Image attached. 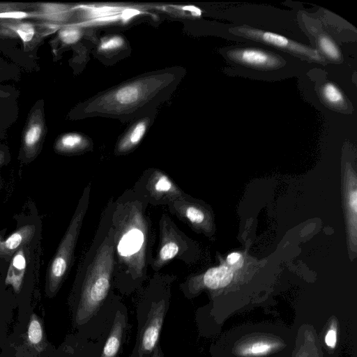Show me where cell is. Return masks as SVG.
Masks as SVG:
<instances>
[{"instance_id":"cell-1","label":"cell","mask_w":357,"mask_h":357,"mask_svg":"<svg viewBox=\"0 0 357 357\" xmlns=\"http://www.w3.org/2000/svg\"><path fill=\"white\" fill-rule=\"evenodd\" d=\"M113 266V247L109 242H105L99 248L84 280L76 314L78 324L89 321L107 297Z\"/></svg>"},{"instance_id":"cell-2","label":"cell","mask_w":357,"mask_h":357,"mask_svg":"<svg viewBox=\"0 0 357 357\" xmlns=\"http://www.w3.org/2000/svg\"><path fill=\"white\" fill-rule=\"evenodd\" d=\"M118 252L136 275H141L144 266L145 227L140 212L135 207L121 222Z\"/></svg>"},{"instance_id":"cell-3","label":"cell","mask_w":357,"mask_h":357,"mask_svg":"<svg viewBox=\"0 0 357 357\" xmlns=\"http://www.w3.org/2000/svg\"><path fill=\"white\" fill-rule=\"evenodd\" d=\"M85 211L86 208L79 204L50 264L47 284L50 293L56 292L68 270Z\"/></svg>"},{"instance_id":"cell-4","label":"cell","mask_w":357,"mask_h":357,"mask_svg":"<svg viewBox=\"0 0 357 357\" xmlns=\"http://www.w3.org/2000/svg\"><path fill=\"white\" fill-rule=\"evenodd\" d=\"M57 25L35 24L24 20H0V38H18L25 50L34 48L47 33L56 30Z\"/></svg>"},{"instance_id":"cell-5","label":"cell","mask_w":357,"mask_h":357,"mask_svg":"<svg viewBox=\"0 0 357 357\" xmlns=\"http://www.w3.org/2000/svg\"><path fill=\"white\" fill-rule=\"evenodd\" d=\"M238 32L249 39L261 42L294 54L305 56L311 61L317 62L323 61V58L317 50L291 40L282 35L247 27L238 28Z\"/></svg>"},{"instance_id":"cell-6","label":"cell","mask_w":357,"mask_h":357,"mask_svg":"<svg viewBox=\"0 0 357 357\" xmlns=\"http://www.w3.org/2000/svg\"><path fill=\"white\" fill-rule=\"evenodd\" d=\"M165 309V303L163 300L158 303H152L139 340V357H149L155 347L158 345Z\"/></svg>"},{"instance_id":"cell-7","label":"cell","mask_w":357,"mask_h":357,"mask_svg":"<svg viewBox=\"0 0 357 357\" xmlns=\"http://www.w3.org/2000/svg\"><path fill=\"white\" fill-rule=\"evenodd\" d=\"M228 59L246 67L259 70H273L283 63L277 54L254 47H236L227 51Z\"/></svg>"},{"instance_id":"cell-8","label":"cell","mask_w":357,"mask_h":357,"mask_svg":"<svg viewBox=\"0 0 357 357\" xmlns=\"http://www.w3.org/2000/svg\"><path fill=\"white\" fill-rule=\"evenodd\" d=\"M45 123L40 108L30 114L22 136V148L27 158H33L38 153L45 135Z\"/></svg>"},{"instance_id":"cell-9","label":"cell","mask_w":357,"mask_h":357,"mask_svg":"<svg viewBox=\"0 0 357 357\" xmlns=\"http://www.w3.org/2000/svg\"><path fill=\"white\" fill-rule=\"evenodd\" d=\"M36 231L34 225H26L13 232L5 240L0 236V257L8 259L27 244Z\"/></svg>"},{"instance_id":"cell-10","label":"cell","mask_w":357,"mask_h":357,"mask_svg":"<svg viewBox=\"0 0 357 357\" xmlns=\"http://www.w3.org/2000/svg\"><path fill=\"white\" fill-rule=\"evenodd\" d=\"M26 269V257L24 247L19 249L12 257L6 275L5 283L11 285L15 292H19Z\"/></svg>"},{"instance_id":"cell-11","label":"cell","mask_w":357,"mask_h":357,"mask_svg":"<svg viewBox=\"0 0 357 357\" xmlns=\"http://www.w3.org/2000/svg\"><path fill=\"white\" fill-rule=\"evenodd\" d=\"M126 326L125 315L117 311L109 336L105 343L100 357H116L121 347Z\"/></svg>"},{"instance_id":"cell-12","label":"cell","mask_w":357,"mask_h":357,"mask_svg":"<svg viewBox=\"0 0 357 357\" xmlns=\"http://www.w3.org/2000/svg\"><path fill=\"white\" fill-rule=\"evenodd\" d=\"M35 7L40 15L39 20L54 25L66 22L73 10L67 5L56 3H40Z\"/></svg>"},{"instance_id":"cell-13","label":"cell","mask_w":357,"mask_h":357,"mask_svg":"<svg viewBox=\"0 0 357 357\" xmlns=\"http://www.w3.org/2000/svg\"><path fill=\"white\" fill-rule=\"evenodd\" d=\"M233 275V271L231 268L225 265H221L208 269L203 276V283L209 289L222 288L230 283Z\"/></svg>"},{"instance_id":"cell-14","label":"cell","mask_w":357,"mask_h":357,"mask_svg":"<svg viewBox=\"0 0 357 357\" xmlns=\"http://www.w3.org/2000/svg\"><path fill=\"white\" fill-rule=\"evenodd\" d=\"M150 181V190L156 197H172L180 194L177 188L164 174L155 173Z\"/></svg>"},{"instance_id":"cell-15","label":"cell","mask_w":357,"mask_h":357,"mask_svg":"<svg viewBox=\"0 0 357 357\" xmlns=\"http://www.w3.org/2000/svg\"><path fill=\"white\" fill-rule=\"evenodd\" d=\"M86 146V139L77 133H66L61 135L56 142L54 149L59 153H74Z\"/></svg>"},{"instance_id":"cell-16","label":"cell","mask_w":357,"mask_h":357,"mask_svg":"<svg viewBox=\"0 0 357 357\" xmlns=\"http://www.w3.org/2000/svg\"><path fill=\"white\" fill-rule=\"evenodd\" d=\"M44 339L45 333L43 324L36 314H32L27 328L28 342L37 350H40Z\"/></svg>"},{"instance_id":"cell-17","label":"cell","mask_w":357,"mask_h":357,"mask_svg":"<svg viewBox=\"0 0 357 357\" xmlns=\"http://www.w3.org/2000/svg\"><path fill=\"white\" fill-rule=\"evenodd\" d=\"M321 93L324 100L331 106L340 107L345 105V99L342 93L331 82L323 85Z\"/></svg>"},{"instance_id":"cell-18","label":"cell","mask_w":357,"mask_h":357,"mask_svg":"<svg viewBox=\"0 0 357 357\" xmlns=\"http://www.w3.org/2000/svg\"><path fill=\"white\" fill-rule=\"evenodd\" d=\"M146 129V123L141 121L137 123L121 142L119 146L121 151H126L137 145L143 137Z\"/></svg>"},{"instance_id":"cell-19","label":"cell","mask_w":357,"mask_h":357,"mask_svg":"<svg viewBox=\"0 0 357 357\" xmlns=\"http://www.w3.org/2000/svg\"><path fill=\"white\" fill-rule=\"evenodd\" d=\"M82 33L79 27L69 25L59 29L58 36L60 40L66 45H72L77 42Z\"/></svg>"},{"instance_id":"cell-20","label":"cell","mask_w":357,"mask_h":357,"mask_svg":"<svg viewBox=\"0 0 357 357\" xmlns=\"http://www.w3.org/2000/svg\"><path fill=\"white\" fill-rule=\"evenodd\" d=\"M179 247L174 241L164 243L160 250L157 265H162L173 259L178 252Z\"/></svg>"},{"instance_id":"cell-21","label":"cell","mask_w":357,"mask_h":357,"mask_svg":"<svg viewBox=\"0 0 357 357\" xmlns=\"http://www.w3.org/2000/svg\"><path fill=\"white\" fill-rule=\"evenodd\" d=\"M319 46L324 54L332 60L340 59V51L334 42L326 36H321L319 38Z\"/></svg>"},{"instance_id":"cell-22","label":"cell","mask_w":357,"mask_h":357,"mask_svg":"<svg viewBox=\"0 0 357 357\" xmlns=\"http://www.w3.org/2000/svg\"><path fill=\"white\" fill-rule=\"evenodd\" d=\"M179 207L182 215L194 225L202 224L205 218L204 213L199 208L193 205H184L183 203Z\"/></svg>"},{"instance_id":"cell-23","label":"cell","mask_w":357,"mask_h":357,"mask_svg":"<svg viewBox=\"0 0 357 357\" xmlns=\"http://www.w3.org/2000/svg\"><path fill=\"white\" fill-rule=\"evenodd\" d=\"M26 18H40V13L34 10L32 11L28 10H10L0 13V20H24Z\"/></svg>"},{"instance_id":"cell-24","label":"cell","mask_w":357,"mask_h":357,"mask_svg":"<svg viewBox=\"0 0 357 357\" xmlns=\"http://www.w3.org/2000/svg\"><path fill=\"white\" fill-rule=\"evenodd\" d=\"M116 95L119 102L123 104H130L137 100L139 92L137 87L128 86L119 90Z\"/></svg>"},{"instance_id":"cell-25","label":"cell","mask_w":357,"mask_h":357,"mask_svg":"<svg viewBox=\"0 0 357 357\" xmlns=\"http://www.w3.org/2000/svg\"><path fill=\"white\" fill-rule=\"evenodd\" d=\"M122 44L123 40L120 37L114 36L102 40L100 49L102 51H109L119 48Z\"/></svg>"},{"instance_id":"cell-26","label":"cell","mask_w":357,"mask_h":357,"mask_svg":"<svg viewBox=\"0 0 357 357\" xmlns=\"http://www.w3.org/2000/svg\"><path fill=\"white\" fill-rule=\"evenodd\" d=\"M31 6L24 3H0V13L10 10H25Z\"/></svg>"},{"instance_id":"cell-27","label":"cell","mask_w":357,"mask_h":357,"mask_svg":"<svg viewBox=\"0 0 357 357\" xmlns=\"http://www.w3.org/2000/svg\"><path fill=\"white\" fill-rule=\"evenodd\" d=\"M227 260L230 266L236 268L241 267L243 264V259L241 255L238 252H233L229 255Z\"/></svg>"},{"instance_id":"cell-28","label":"cell","mask_w":357,"mask_h":357,"mask_svg":"<svg viewBox=\"0 0 357 357\" xmlns=\"http://www.w3.org/2000/svg\"><path fill=\"white\" fill-rule=\"evenodd\" d=\"M271 348V345L265 343H256L250 349V353L253 354H261L268 352Z\"/></svg>"},{"instance_id":"cell-29","label":"cell","mask_w":357,"mask_h":357,"mask_svg":"<svg viewBox=\"0 0 357 357\" xmlns=\"http://www.w3.org/2000/svg\"><path fill=\"white\" fill-rule=\"evenodd\" d=\"M349 204L351 211L353 212V216L356 219L357 212V192L356 188L351 190L349 192Z\"/></svg>"},{"instance_id":"cell-30","label":"cell","mask_w":357,"mask_h":357,"mask_svg":"<svg viewBox=\"0 0 357 357\" xmlns=\"http://www.w3.org/2000/svg\"><path fill=\"white\" fill-rule=\"evenodd\" d=\"M326 343L331 347H334L336 344V333L333 330H331L328 332L326 338Z\"/></svg>"},{"instance_id":"cell-31","label":"cell","mask_w":357,"mask_h":357,"mask_svg":"<svg viewBox=\"0 0 357 357\" xmlns=\"http://www.w3.org/2000/svg\"><path fill=\"white\" fill-rule=\"evenodd\" d=\"M153 351L151 357H163L159 345H157Z\"/></svg>"},{"instance_id":"cell-32","label":"cell","mask_w":357,"mask_h":357,"mask_svg":"<svg viewBox=\"0 0 357 357\" xmlns=\"http://www.w3.org/2000/svg\"><path fill=\"white\" fill-rule=\"evenodd\" d=\"M10 96L9 93L5 92L2 90H0V99L4 98Z\"/></svg>"},{"instance_id":"cell-33","label":"cell","mask_w":357,"mask_h":357,"mask_svg":"<svg viewBox=\"0 0 357 357\" xmlns=\"http://www.w3.org/2000/svg\"><path fill=\"white\" fill-rule=\"evenodd\" d=\"M3 158V153L0 151V160Z\"/></svg>"}]
</instances>
